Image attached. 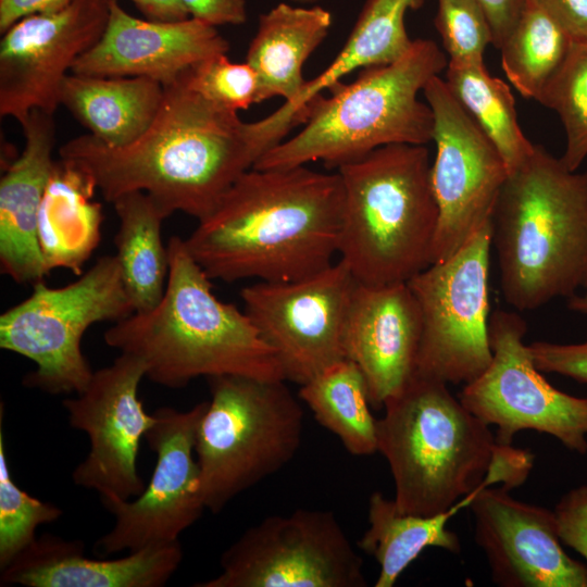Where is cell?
Segmentation results:
<instances>
[{"instance_id": "cell-1", "label": "cell", "mask_w": 587, "mask_h": 587, "mask_svg": "<svg viewBox=\"0 0 587 587\" xmlns=\"http://www.w3.org/2000/svg\"><path fill=\"white\" fill-rule=\"evenodd\" d=\"M163 88L153 122L132 143L109 147L87 134L63 143L59 154L109 202L142 191L165 218L179 211L200 221L280 140L263 118L241 121L237 112L189 88L182 76Z\"/></svg>"}, {"instance_id": "cell-2", "label": "cell", "mask_w": 587, "mask_h": 587, "mask_svg": "<svg viewBox=\"0 0 587 587\" xmlns=\"http://www.w3.org/2000/svg\"><path fill=\"white\" fill-rule=\"evenodd\" d=\"M342 212L339 174L251 167L185 239L211 279H301L332 265Z\"/></svg>"}, {"instance_id": "cell-3", "label": "cell", "mask_w": 587, "mask_h": 587, "mask_svg": "<svg viewBox=\"0 0 587 587\" xmlns=\"http://www.w3.org/2000/svg\"><path fill=\"white\" fill-rule=\"evenodd\" d=\"M168 277L161 301L105 330V344L140 359L146 377L182 388L190 380L236 375L283 379L274 350L242 310L220 300L185 239L167 242Z\"/></svg>"}, {"instance_id": "cell-4", "label": "cell", "mask_w": 587, "mask_h": 587, "mask_svg": "<svg viewBox=\"0 0 587 587\" xmlns=\"http://www.w3.org/2000/svg\"><path fill=\"white\" fill-rule=\"evenodd\" d=\"M507 303L532 311L587 287V171L544 147L509 173L492 217Z\"/></svg>"}, {"instance_id": "cell-5", "label": "cell", "mask_w": 587, "mask_h": 587, "mask_svg": "<svg viewBox=\"0 0 587 587\" xmlns=\"http://www.w3.org/2000/svg\"><path fill=\"white\" fill-rule=\"evenodd\" d=\"M447 385L414 374L377 420V452L389 465L402 512L438 514L502 482L491 465L496 437Z\"/></svg>"}, {"instance_id": "cell-6", "label": "cell", "mask_w": 587, "mask_h": 587, "mask_svg": "<svg viewBox=\"0 0 587 587\" xmlns=\"http://www.w3.org/2000/svg\"><path fill=\"white\" fill-rule=\"evenodd\" d=\"M448 61L436 42L414 39L399 60L364 68L349 85L319 95L307 105L302 129L265 152L255 168H282L322 161L338 168L395 143L433 140L434 115L417 95Z\"/></svg>"}, {"instance_id": "cell-7", "label": "cell", "mask_w": 587, "mask_h": 587, "mask_svg": "<svg viewBox=\"0 0 587 587\" xmlns=\"http://www.w3.org/2000/svg\"><path fill=\"white\" fill-rule=\"evenodd\" d=\"M338 254L364 285L408 283L432 263L438 207L425 145L379 147L337 168Z\"/></svg>"}, {"instance_id": "cell-8", "label": "cell", "mask_w": 587, "mask_h": 587, "mask_svg": "<svg viewBox=\"0 0 587 587\" xmlns=\"http://www.w3.org/2000/svg\"><path fill=\"white\" fill-rule=\"evenodd\" d=\"M208 380L211 398L197 426L195 453L203 504L216 514L295 458L304 412L283 379Z\"/></svg>"}, {"instance_id": "cell-9", "label": "cell", "mask_w": 587, "mask_h": 587, "mask_svg": "<svg viewBox=\"0 0 587 587\" xmlns=\"http://www.w3.org/2000/svg\"><path fill=\"white\" fill-rule=\"evenodd\" d=\"M134 313L115 255H103L73 283L51 288L39 282L32 295L0 316V348L32 360L23 384L50 395L79 394L93 371L82 339L95 323Z\"/></svg>"}, {"instance_id": "cell-10", "label": "cell", "mask_w": 587, "mask_h": 587, "mask_svg": "<svg viewBox=\"0 0 587 587\" xmlns=\"http://www.w3.org/2000/svg\"><path fill=\"white\" fill-rule=\"evenodd\" d=\"M492 229L491 221L449 258L430 263L408 282L422 317L415 374L465 385L490 364Z\"/></svg>"}, {"instance_id": "cell-11", "label": "cell", "mask_w": 587, "mask_h": 587, "mask_svg": "<svg viewBox=\"0 0 587 587\" xmlns=\"http://www.w3.org/2000/svg\"><path fill=\"white\" fill-rule=\"evenodd\" d=\"M195 587H365L363 559L334 512L298 509L245 530Z\"/></svg>"}, {"instance_id": "cell-12", "label": "cell", "mask_w": 587, "mask_h": 587, "mask_svg": "<svg viewBox=\"0 0 587 587\" xmlns=\"http://www.w3.org/2000/svg\"><path fill=\"white\" fill-rule=\"evenodd\" d=\"M526 330L516 312L497 310L489 317L490 364L463 385L459 399L485 424L497 427L499 444L511 445L519 432L533 429L586 454L587 398L549 384L524 344Z\"/></svg>"}, {"instance_id": "cell-13", "label": "cell", "mask_w": 587, "mask_h": 587, "mask_svg": "<svg viewBox=\"0 0 587 587\" xmlns=\"http://www.w3.org/2000/svg\"><path fill=\"white\" fill-rule=\"evenodd\" d=\"M423 95L434 115L430 182L438 207L432 263L459 250L492 221L509 171L498 149L439 75Z\"/></svg>"}, {"instance_id": "cell-14", "label": "cell", "mask_w": 587, "mask_h": 587, "mask_svg": "<svg viewBox=\"0 0 587 587\" xmlns=\"http://www.w3.org/2000/svg\"><path fill=\"white\" fill-rule=\"evenodd\" d=\"M355 285L339 260L301 279L241 289L243 311L274 350L284 380L301 386L345 359L342 332Z\"/></svg>"}, {"instance_id": "cell-15", "label": "cell", "mask_w": 587, "mask_h": 587, "mask_svg": "<svg viewBox=\"0 0 587 587\" xmlns=\"http://www.w3.org/2000/svg\"><path fill=\"white\" fill-rule=\"evenodd\" d=\"M207 402L186 411L172 407L154 411L155 422L145 436L157 455L154 470L134 500H101L114 524L96 541L98 554L179 541V536L200 519L205 507L200 494L195 438Z\"/></svg>"}, {"instance_id": "cell-16", "label": "cell", "mask_w": 587, "mask_h": 587, "mask_svg": "<svg viewBox=\"0 0 587 587\" xmlns=\"http://www.w3.org/2000/svg\"><path fill=\"white\" fill-rule=\"evenodd\" d=\"M143 377V362L120 353L111 365L93 372L82 392L63 401L70 425L89 439L88 454L72 473L73 483L95 490L101 500H130L146 487L137 459L155 415L146 412L138 397Z\"/></svg>"}, {"instance_id": "cell-17", "label": "cell", "mask_w": 587, "mask_h": 587, "mask_svg": "<svg viewBox=\"0 0 587 587\" xmlns=\"http://www.w3.org/2000/svg\"><path fill=\"white\" fill-rule=\"evenodd\" d=\"M109 0H74L64 9L24 17L0 42V115L22 126L34 110L54 114L64 79L101 37Z\"/></svg>"}, {"instance_id": "cell-18", "label": "cell", "mask_w": 587, "mask_h": 587, "mask_svg": "<svg viewBox=\"0 0 587 587\" xmlns=\"http://www.w3.org/2000/svg\"><path fill=\"white\" fill-rule=\"evenodd\" d=\"M489 486L470 504L475 542L502 587H587V565L563 549L554 512Z\"/></svg>"}, {"instance_id": "cell-19", "label": "cell", "mask_w": 587, "mask_h": 587, "mask_svg": "<svg viewBox=\"0 0 587 587\" xmlns=\"http://www.w3.org/2000/svg\"><path fill=\"white\" fill-rule=\"evenodd\" d=\"M229 43L216 27L188 17L175 22L141 20L110 1L107 26L99 40L73 65V74L147 77L167 86L186 71Z\"/></svg>"}, {"instance_id": "cell-20", "label": "cell", "mask_w": 587, "mask_h": 587, "mask_svg": "<svg viewBox=\"0 0 587 587\" xmlns=\"http://www.w3.org/2000/svg\"><path fill=\"white\" fill-rule=\"evenodd\" d=\"M422 335L421 310L408 283L357 282L344 332L345 359L361 371L374 408L413 377Z\"/></svg>"}, {"instance_id": "cell-21", "label": "cell", "mask_w": 587, "mask_h": 587, "mask_svg": "<svg viewBox=\"0 0 587 587\" xmlns=\"http://www.w3.org/2000/svg\"><path fill=\"white\" fill-rule=\"evenodd\" d=\"M183 560L179 541L118 559L90 558L82 540L43 534L1 571V586L162 587Z\"/></svg>"}, {"instance_id": "cell-22", "label": "cell", "mask_w": 587, "mask_h": 587, "mask_svg": "<svg viewBox=\"0 0 587 587\" xmlns=\"http://www.w3.org/2000/svg\"><path fill=\"white\" fill-rule=\"evenodd\" d=\"M21 127L25 147L0 180V266L15 283L34 286L49 274L39 242V221L55 164V126L52 114L34 110Z\"/></svg>"}, {"instance_id": "cell-23", "label": "cell", "mask_w": 587, "mask_h": 587, "mask_svg": "<svg viewBox=\"0 0 587 587\" xmlns=\"http://www.w3.org/2000/svg\"><path fill=\"white\" fill-rule=\"evenodd\" d=\"M332 14L319 5L279 3L260 15L246 62L258 78V102L273 97L291 104L307 79L303 66L328 35Z\"/></svg>"}, {"instance_id": "cell-24", "label": "cell", "mask_w": 587, "mask_h": 587, "mask_svg": "<svg viewBox=\"0 0 587 587\" xmlns=\"http://www.w3.org/2000/svg\"><path fill=\"white\" fill-rule=\"evenodd\" d=\"M423 0H366L342 49L316 77L307 80L291 104H282L267 115L275 126L289 133L307 120V105L324 90H333L358 68L392 63L402 58L413 40L405 28V14Z\"/></svg>"}, {"instance_id": "cell-25", "label": "cell", "mask_w": 587, "mask_h": 587, "mask_svg": "<svg viewBox=\"0 0 587 587\" xmlns=\"http://www.w3.org/2000/svg\"><path fill=\"white\" fill-rule=\"evenodd\" d=\"M164 88L147 77H104L71 73L61 90V105L89 134L109 147L139 138L153 122Z\"/></svg>"}, {"instance_id": "cell-26", "label": "cell", "mask_w": 587, "mask_h": 587, "mask_svg": "<svg viewBox=\"0 0 587 587\" xmlns=\"http://www.w3.org/2000/svg\"><path fill=\"white\" fill-rule=\"evenodd\" d=\"M482 486L449 510L420 515L398 509L394 499L380 491L371 494L367 503L369 527L358 540V547L379 565L375 587H392L407 567L427 548H440L452 553L461 550L460 539L447 527L460 510L469 508Z\"/></svg>"}, {"instance_id": "cell-27", "label": "cell", "mask_w": 587, "mask_h": 587, "mask_svg": "<svg viewBox=\"0 0 587 587\" xmlns=\"http://www.w3.org/2000/svg\"><path fill=\"white\" fill-rule=\"evenodd\" d=\"M96 186L73 163L55 162L40 211L39 242L48 272L82 274L99 241L101 205L89 202Z\"/></svg>"}, {"instance_id": "cell-28", "label": "cell", "mask_w": 587, "mask_h": 587, "mask_svg": "<svg viewBox=\"0 0 587 587\" xmlns=\"http://www.w3.org/2000/svg\"><path fill=\"white\" fill-rule=\"evenodd\" d=\"M112 203L120 222L114 243L122 280L134 312H146L166 288L168 251L161 233L165 216L142 191L122 195Z\"/></svg>"}, {"instance_id": "cell-29", "label": "cell", "mask_w": 587, "mask_h": 587, "mask_svg": "<svg viewBox=\"0 0 587 587\" xmlns=\"http://www.w3.org/2000/svg\"><path fill=\"white\" fill-rule=\"evenodd\" d=\"M298 396L350 454L377 452V420L371 412L365 379L352 361L333 364L301 385Z\"/></svg>"}, {"instance_id": "cell-30", "label": "cell", "mask_w": 587, "mask_h": 587, "mask_svg": "<svg viewBox=\"0 0 587 587\" xmlns=\"http://www.w3.org/2000/svg\"><path fill=\"white\" fill-rule=\"evenodd\" d=\"M446 84L469 115L494 143L509 173L533 153V145L517 122L509 86L489 74L484 60L449 61Z\"/></svg>"}, {"instance_id": "cell-31", "label": "cell", "mask_w": 587, "mask_h": 587, "mask_svg": "<svg viewBox=\"0 0 587 587\" xmlns=\"http://www.w3.org/2000/svg\"><path fill=\"white\" fill-rule=\"evenodd\" d=\"M573 39L533 0H526L511 34L499 49L501 66L514 88L538 100L565 61Z\"/></svg>"}, {"instance_id": "cell-32", "label": "cell", "mask_w": 587, "mask_h": 587, "mask_svg": "<svg viewBox=\"0 0 587 587\" xmlns=\"http://www.w3.org/2000/svg\"><path fill=\"white\" fill-rule=\"evenodd\" d=\"M537 101L559 115L566 137L560 159L570 171H577L587 158V41L573 40Z\"/></svg>"}, {"instance_id": "cell-33", "label": "cell", "mask_w": 587, "mask_h": 587, "mask_svg": "<svg viewBox=\"0 0 587 587\" xmlns=\"http://www.w3.org/2000/svg\"><path fill=\"white\" fill-rule=\"evenodd\" d=\"M63 511L21 489L12 478L4 435L0 428V570H4L35 539L36 529L58 521Z\"/></svg>"}, {"instance_id": "cell-34", "label": "cell", "mask_w": 587, "mask_h": 587, "mask_svg": "<svg viewBox=\"0 0 587 587\" xmlns=\"http://www.w3.org/2000/svg\"><path fill=\"white\" fill-rule=\"evenodd\" d=\"M182 77L189 88L224 109L238 112L259 103L254 70L247 62H232L226 53L200 61Z\"/></svg>"}, {"instance_id": "cell-35", "label": "cell", "mask_w": 587, "mask_h": 587, "mask_svg": "<svg viewBox=\"0 0 587 587\" xmlns=\"http://www.w3.org/2000/svg\"><path fill=\"white\" fill-rule=\"evenodd\" d=\"M436 28L449 61L484 60L492 34L487 16L476 0H437Z\"/></svg>"}, {"instance_id": "cell-36", "label": "cell", "mask_w": 587, "mask_h": 587, "mask_svg": "<svg viewBox=\"0 0 587 587\" xmlns=\"http://www.w3.org/2000/svg\"><path fill=\"white\" fill-rule=\"evenodd\" d=\"M527 346L540 372L559 374L587 384V341L579 344L534 341Z\"/></svg>"}, {"instance_id": "cell-37", "label": "cell", "mask_w": 587, "mask_h": 587, "mask_svg": "<svg viewBox=\"0 0 587 587\" xmlns=\"http://www.w3.org/2000/svg\"><path fill=\"white\" fill-rule=\"evenodd\" d=\"M553 512L562 544L587 561V485L567 491Z\"/></svg>"}, {"instance_id": "cell-38", "label": "cell", "mask_w": 587, "mask_h": 587, "mask_svg": "<svg viewBox=\"0 0 587 587\" xmlns=\"http://www.w3.org/2000/svg\"><path fill=\"white\" fill-rule=\"evenodd\" d=\"M189 17L217 27L246 22L245 0H180Z\"/></svg>"}, {"instance_id": "cell-39", "label": "cell", "mask_w": 587, "mask_h": 587, "mask_svg": "<svg viewBox=\"0 0 587 587\" xmlns=\"http://www.w3.org/2000/svg\"><path fill=\"white\" fill-rule=\"evenodd\" d=\"M573 39L587 41V0H533Z\"/></svg>"}, {"instance_id": "cell-40", "label": "cell", "mask_w": 587, "mask_h": 587, "mask_svg": "<svg viewBox=\"0 0 587 587\" xmlns=\"http://www.w3.org/2000/svg\"><path fill=\"white\" fill-rule=\"evenodd\" d=\"M490 25L492 46L500 49L515 26L526 0H476Z\"/></svg>"}, {"instance_id": "cell-41", "label": "cell", "mask_w": 587, "mask_h": 587, "mask_svg": "<svg viewBox=\"0 0 587 587\" xmlns=\"http://www.w3.org/2000/svg\"><path fill=\"white\" fill-rule=\"evenodd\" d=\"M74 0H0V33H5L20 20L60 11Z\"/></svg>"}, {"instance_id": "cell-42", "label": "cell", "mask_w": 587, "mask_h": 587, "mask_svg": "<svg viewBox=\"0 0 587 587\" xmlns=\"http://www.w3.org/2000/svg\"><path fill=\"white\" fill-rule=\"evenodd\" d=\"M117 1V0H109ZM152 21L175 22L189 15L180 0H129Z\"/></svg>"}, {"instance_id": "cell-43", "label": "cell", "mask_w": 587, "mask_h": 587, "mask_svg": "<svg viewBox=\"0 0 587 587\" xmlns=\"http://www.w3.org/2000/svg\"><path fill=\"white\" fill-rule=\"evenodd\" d=\"M566 302L571 311L587 315V287L567 298Z\"/></svg>"}, {"instance_id": "cell-44", "label": "cell", "mask_w": 587, "mask_h": 587, "mask_svg": "<svg viewBox=\"0 0 587 587\" xmlns=\"http://www.w3.org/2000/svg\"><path fill=\"white\" fill-rule=\"evenodd\" d=\"M292 2L295 3H298V4H302V5H309V4H314L319 1H322V0H291Z\"/></svg>"}]
</instances>
